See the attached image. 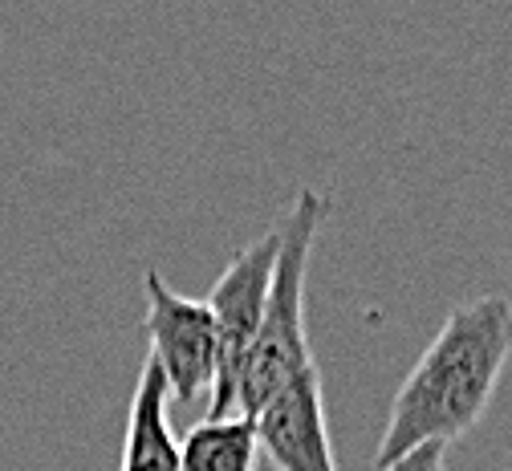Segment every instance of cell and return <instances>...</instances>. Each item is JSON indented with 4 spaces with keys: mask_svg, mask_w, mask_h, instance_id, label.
I'll return each mask as SVG.
<instances>
[{
    "mask_svg": "<svg viewBox=\"0 0 512 471\" xmlns=\"http://www.w3.org/2000/svg\"><path fill=\"white\" fill-rule=\"evenodd\" d=\"M512 358V301L480 293L443 317L439 333L391 398L374 467H391L419 447H452L468 435Z\"/></svg>",
    "mask_w": 512,
    "mask_h": 471,
    "instance_id": "1",
    "label": "cell"
},
{
    "mask_svg": "<svg viewBox=\"0 0 512 471\" xmlns=\"http://www.w3.org/2000/svg\"><path fill=\"white\" fill-rule=\"evenodd\" d=\"M167 402H171L167 382L159 366L147 358L135 398H131V415H126L118 471H179V443L167 423Z\"/></svg>",
    "mask_w": 512,
    "mask_h": 471,
    "instance_id": "6",
    "label": "cell"
},
{
    "mask_svg": "<svg viewBox=\"0 0 512 471\" xmlns=\"http://www.w3.org/2000/svg\"><path fill=\"white\" fill-rule=\"evenodd\" d=\"M147 293V333H151V362L159 366L167 394L175 402H200L212 398L216 386V321L208 301H191L175 293L159 268L143 273Z\"/></svg>",
    "mask_w": 512,
    "mask_h": 471,
    "instance_id": "4",
    "label": "cell"
},
{
    "mask_svg": "<svg viewBox=\"0 0 512 471\" xmlns=\"http://www.w3.org/2000/svg\"><path fill=\"white\" fill-rule=\"evenodd\" d=\"M326 212H330V199L317 187H301L277 224V236H281L277 264H273L261 329H256V342L240 374L236 415L252 419L285 382L317 366L309 350V329H305V277H309L313 240H317V228H322Z\"/></svg>",
    "mask_w": 512,
    "mask_h": 471,
    "instance_id": "2",
    "label": "cell"
},
{
    "mask_svg": "<svg viewBox=\"0 0 512 471\" xmlns=\"http://www.w3.org/2000/svg\"><path fill=\"white\" fill-rule=\"evenodd\" d=\"M443 455H447V447H419V451H411L407 459H399V463H391V467H382V471H447L443 467Z\"/></svg>",
    "mask_w": 512,
    "mask_h": 471,
    "instance_id": "8",
    "label": "cell"
},
{
    "mask_svg": "<svg viewBox=\"0 0 512 471\" xmlns=\"http://www.w3.org/2000/svg\"><path fill=\"white\" fill-rule=\"evenodd\" d=\"M277 228L265 232L261 240H252L248 248H240L232 256V264L220 273V281L208 293V309L216 321V386L208 398V419H224L236 415V390H240V374L248 362V350L256 342V329L265 317V301H269V281H273V264H277Z\"/></svg>",
    "mask_w": 512,
    "mask_h": 471,
    "instance_id": "3",
    "label": "cell"
},
{
    "mask_svg": "<svg viewBox=\"0 0 512 471\" xmlns=\"http://www.w3.org/2000/svg\"><path fill=\"white\" fill-rule=\"evenodd\" d=\"M261 455L277 471H338L330 423H326V394H322V370H305L293 382H285L261 411L252 415Z\"/></svg>",
    "mask_w": 512,
    "mask_h": 471,
    "instance_id": "5",
    "label": "cell"
},
{
    "mask_svg": "<svg viewBox=\"0 0 512 471\" xmlns=\"http://www.w3.org/2000/svg\"><path fill=\"white\" fill-rule=\"evenodd\" d=\"M261 439L248 415L204 419L179 443V471H256Z\"/></svg>",
    "mask_w": 512,
    "mask_h": 471,
    "instance_id": "7",
    "label": "cell"
},
{
    "mask_svg": "<svg viewBox=\"0 0 512 471\" xmlns=\"http://www.w3.org/2000/svg\"><path fill=\"white\" fill-rule=\"evenodd\" d=\"M508 471H512V467H508Z\"/></svg>",
    "mask_w": 512,
    "mask_h": 471,
    "instance_id": "9",
    "label": "cell"
}]
</instances>
